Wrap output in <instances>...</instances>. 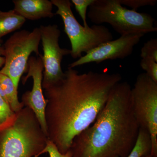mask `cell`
Returning a JSON list of instances; mask_svg holds the SVG:
<instances>
[{"instance_id":"1","label":"cell","mask_w":157,"mask_h":157,"mask_svg":"<svg viewBox=\"0 0 157 157\" xmlns=\"http://www.w3.org/2000/svg\"><path fill=\"white\" fill-rule=\"evenodd\" d=\"M122 78L118 73H79L68 68L61 80L43 89L47 137L60 152L66 153L74 138L94 123Z\"/></svg>"},{"instance_id":"2","label":"cell","mask_w":157,"mask_h":157,"mask_svg":"<svg viewBox=\"0 0 157 157\" xmlns=\"http://www.w3.org/2000/svg\"><path fill=\"white\" fill-rule=\"evenodd\" d=\"M132 87L120 82L91 125L73 139L72 157H127L135 146L139 124L132 107Z\"/></svg>"},{"instance_id":"3","label":"cell","mask_w":157,"mask_h":157,"mask_svg":"<svg viewBox=\"0 0 157 157\" xmlns=\"http://www.w3.org/2000/svg\"><path fill=\"white\" fill-rule=\"evenodd\" d=\"M48 140L33 111L24 107L0 129V157H39Z\"/></svg>"},{"instance_id":"4","label":"cell","mask_w":157,"mask_h":157,"mask_svg":"<svg viewBox=\"0 0 157 157\" xmlns=\"http://www.w3.org/2000/svg\"><path fill=\"white\" fill-rule=\"evenodd\" d=\"M87 16L94 25H110L121 36L156 32L155 19L144 12L127 9L119 0H94Z\"/></svg>"},{"instance_id":"5","label":"cell","mask_w":157,"mask_h":157,"mask_svg":"<svg viewBox=\"0 0 157 157\" xmlns=\"http://www.w3.org/2000/svg\"><path fill=\"white\" fill-rule=\"evenodd\" d=\"M57 8L55 14L61 17L64 32L71 43L70 55L79 59L83 53H86L102 43L113 40L112 33L107 27L94 25L85 27L77 21L72 11L70 0H51Z\"/></svg>"},{"instance_id":"6","label":"cell","mask_w":157,"mask_h":157,"mask_svg":"<svg viewBox=\"0 0 157 157\" xmlns=\"http://www.w3.org/2000/svg\"><path fill=\"white\" fill-rule=\"evenodd\" d=\"M40 42V29L36 28L32 32L22 30L15 32L3 44L5 63L0 73L9 76L17 89L21 76L27 72L31 54L41 55Z\"/></svg>"},{"instance_id":"7","label":"cell","mask_w":157,"mask_h":157,"mask_svg":"<svg viewBox=\"0 0 157 157\" xmlns=\"http://www.w3.org/2000/svg\"><path fill=\"white\" fill-rule=\"evenodd\" d=\"M131 94L135 118L140 128L150 135L151 155L157 157V82L145 73H140L132 88Z\"/></svg>"},{"instance_id":"8","label":"cell","mask_w":157,"mask_h":157,"mask_svg":"<svg viewBox=\"0 0 157 157\" xmlns=\"http://www.w3.org/2000/svg\"><path fill=\"white\" fill-rule=\"evenodd\" d=\"M41 33L44 66L42 86L43 89L61 80L64 76L61 63L63 57L70 55L71 51L61 48L59 45L61 31L56 25H41Z\"/></svg>"},{"instance_id":"9","label":"cell","mask_w":157,"mask_h":157,"mask_svg":"<svg viewBox=\"0 0 157 157\" xmlns=\"http://www.w3.org/2000/svg\"><path fill=\"white\" fill-rule=\"evenodd\" d=\"M144 35L143 33L129 34L102 43L69 64L68 68H74L91 63H100L107 60L125 58L132 54L134 47Z\"/></svg>"},{"instance_id":"10","label":"cell","mask_w":157,"mask_h":157,"mask_svg":"<svg viewBox=\"0 0 157 157\" xmlns=\"http://www.w3.org/2000/svg\"><path fill=\"white\" fill-rule=\"evenodd\" d=\"M41 56L42 55L37 58L30 56L29 59L27 74L22 77V82L25 84L29 78L32 77L33 86L31 91H27L23 94L21 102L25 107H28L33 111L42 130L47 135L45 115L46 101L42 86L44 66Z\"/></svg>"},{"instance_id":"11","label":"cell","mask_w":157,"mask_h":157,"mask_svg":"<svg viewBox=\"0 0 157 157\" xmlns=\"http://www.w3.org/2000/svg\"><path fill=\"white\" fill-rule=\"evenodd\" d=\"M14 11L26 20H37L52 18L56 14L52 11L53 5L48 0H14Z\"/></svg>"},{"instance_id":"12","label":"cell","mask_w":157,"mask_h":157,"mask_svg":"<svg viewBox=\"0 0 157 157\" xmlns=\"http://www.w3.org/2000/svg\"><path fill=\"white\" fill-rule=\"evenodd\" d=\"M17 90L9 76L0 73V96L15 113L25 107L18 100Z\"/></svg>"},{"instance_id":"13","label":"cell","mask_w":157,"mask_h":157,"mask_svg":"<svg viewBox=\"0 0 157 157\" xmlns=\"http://www.w3.org/2000/svg\"><path fill=\"white\" fill-rule=\"evenodd\" d=\"M22 16L14 10L0 11V39L12 32L19 30L26 21Z\"/></svg>"},{"instance_id":"14","label":"cell","mask_w":157,"mask_h":157,"mask_svg":"<svg viewBox=\"0 0 157 157\" xmlns=\"http://www.w3.org/2000/svg\"><path fill=\"white\" fill-rule=\"evenodd\" d=\"M152 148L151 138L149 132L140 128L135 146L127 157H142L151 154Z\"/></svg>"},{"instance_id":"15","label":"cell","mask_w":157,"mask_h":157,"mask_svg":"<svg viewBox=\"0 0 157 157\" xmlns=\"http://www.w3.org/2000/svg\"><path fill=\"white\" fill-rule=\"evenodd\" d=\"M15 113L0 96V129L8 125L15 117Z\"/></svg>"},{"instance_id":"16","label":"cell","mask_w":157,"mask_h":157,"mask_svg":"<svg viewBox=\"0 0 157 157\" xmlns=\"http://www.w3.org/2000/svg\"><path fill=\"white\" fill-rule=\"evenodd\" d=\"M140 56L143 59L157 63V39H151L145 42L141 49Z\"/></svg>"},{"instance_id":"17","label":"cell","mask_w":157,"mask_h":157,"mask_svg":"<svg viewBox=\"0 0 157 157\" xmlns=\"http://www.w3.org/2000/svg\"><path fill=\"white\" fill-rule=\"evenodd\" d=\"M94 0H72L71 3L75 6L76 11L79 14L83 22V26L88 27L86 21V13L88 8L94 2Z\"/></svg>"},{"instance_id":"18","label":"cell","mask_w":157,"mask_h":157,"mask_svg":"<svg viewBox=\"0 0 157 157\" xmlns=\"http://www.w3.org/2000/svg\"><path fill=\"white\" fill-rule=\"evenodd\" d=\"M140 66L145 73L155 82H157V63L147 59H141Z\"/></svg>"},{"instance_id":"19","label":"cell","mask_w":157,"mask_h":157,"mask_svg":"<svg viewBox=\"0 0 157 157\" xmlns=\"http://www.w3.org/2000/svg\"><path fill=\"white\" fill-rule=\"evenodd\" d=\"M122 6H125L136 11L139 8L144 6H154L157 2V0H119Z\"/></svg>"},{"instance_id":"20","label":"cell","mask_w":157,"mask_h":157,"mask_svg":"<svg viewBox=\"0 0 157 157\" xmlns=\"http://www.w3.org/2000/svg\"><path fill=\"white\" fill-rule=\"evenodd\" d=\"M45 153L48 154L49 157H72L73 155L70 149L66 153L62 154L55 145L48 140L46 147L42 152V154Z\"/></svg>"},{"instance_id":"21","label":"cell","mask_w":157,"mask_h":157,"mask_svg":"<svg viewBox=\"0 0 157 157\" xmlns=\"http://www.w3.org/2000/svg\"><path fill=\"white\" fill-rule=\"evenodd\" d=\"M2 43V39H0V68L2 67L5 63L4 47Z\"/></svg>"},{"instance_id":"22","label":"cell","mask_w":157,"mask_h":157,"mask_svg":"<svg viewBox=\"0 0 157 157\" xmlns=\"http://www.w3.org/2000/svg\"><path fill=\"white\" fill-rule=\"evenodd\" d=\"M142 157H153L152 156H151V154L147 155L144 156H143Z\"/></svg>"},{"instance_id":"23","label":"cell","mask_w":157,"mask_h":157,"mask_svg":"<svg viewBox=\"0 0 157 157\" xmlns=\"http://www.w3.org/2000/svg\"><path fill=\"white\" fill-rule=\"evenodd\" d=\"M119 157L118 156H114V157Z\"/></svg>"}]
</instances>
